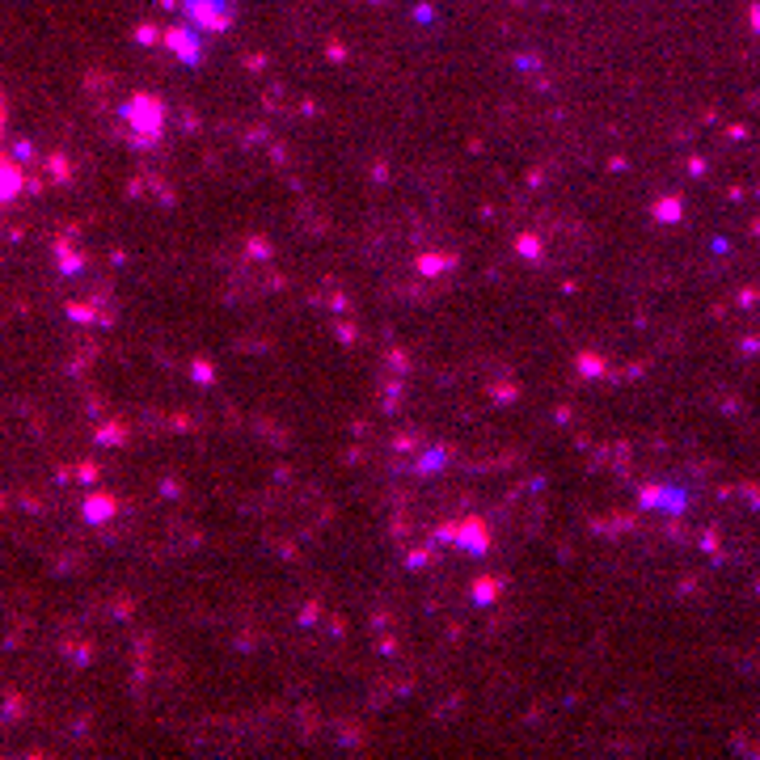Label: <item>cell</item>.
Returning a JSON list of instances; mask_svg holds the SVG:
<instances>
[{"mask_svg":"<svg viewBox=\"0 0 760 760\" xmlns=\"http://www.w3.org/2000/svg\"><path fill=\"white\" fill-rule=\"evenodd\" d=\"M76 477H85V481H93V477H97V469H93V465H76Z\"/></svg>","mask_w":760,"mask_h":760,"instance_id":"cell-6","label":"cell"},{"mask_svg":"<svg viewBox=\"0 0 760 760\" xmlns=\"http://www.w3.org/2000/svg\"><path fill=\"white\" fill-rule=\"evenodd\" d=\"M127 118H132V122L140 127V132H144V144H153V140H157V132H161L165 110H161V101H157V97L140 93V97H132V106H127Z\"/></svg>","mask_w":760,"mask_h":760,"instance_id":"cell-1","label":"cell"},{"mask_svg":"<svg viewBox=\"0 0 760 760\" xmlns=\"http://www.w3.org/2000/svg\"><path fill=\"white\" fill-rule=\"evenodd\" d=\"M114 516V498L110 494H89L85 498V520L89 524H101V520H110Z\"/></svg>","mask_w":760,"mask_h":760,"instance_id":"cell-2","label":"cell"},{"mask_svg":"<svg viewBox=\"0 0 760 760\" xmlns=\"http://www.w3.org/2000/svg\"><path fill=\"white\" fill-rule=\"evenodd\" d=\"M106 444H122V427H106V431H97Z\"/></svg>","mask_w":760,"mask_h":760,"instance_id":"cell-4","label":"cell"},{"mask_svg":"<svg viewBox=\"0 0 760 760\" xmlns=\"http://www.w3.org/2000/svg\"><path fill=\"white\" fill-rule=\"evenodd\" d=\"M136 38H140V43H153V38H157V30H153V26H140V34H136Z\"/></svg>","mask_w":760,"mask_h":760,"instance_id":"cell-7","label":"cell"},{"mask_svg":"<svg viewBox=\"0 0 760 760\" xmlns=\"http://www.w3.org/2000/svg\"><path fill=\"white\" fill-rule=\"evenodd\" d=\"M165 43H169V47H174L186 64H195V59H199V43L190 38V30H169V34H165Z\"/></svg>","mask_w":760,"mask_h":760,"instance_id":"cell-3","label":"cell"},{"mask_svg":"<svg viewBox=\"0 0 760 760\" xmlns=\"http://www.w3.org/2000/svg\"><path fill=\"white\" fill-rule=\"evenodd\" d=\"M51 174H55V178H68V161H64V157H51Z\"/></svg>","mask_w":760,"mask_h":760,"instance_id":"cell-5","label":"cell"}]
</instances>
